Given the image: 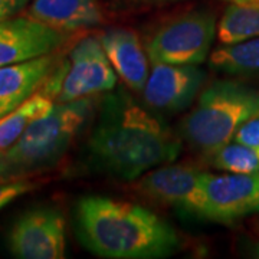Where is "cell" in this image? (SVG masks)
Listing matches in <instances>:
<instances>
[{
	"label": "cell",
	"mask_w": 259,
	"mask_h": 259,
	"mask_svg": "<svg viewBox=\"0 0 259 259\" xmlns=\"http://www.w3.org/2000/svg\"><path fill=\"white\" fill-rule=\"evenodd\" d=\"M216 35V16L210 10H194L158 29L148 40L151 64L197 65L207 58Z\"/></svg>",
	"instance_id": "5"
},
{
	"label": "cell",
	"mask_w": 259,
	"mask_h": 259,
	"mask_svg": "<svg viewBox=\"0 0 259 259\" xmlns=\"http://www.w3.org/2000/svg\"><path fill=\"white\" fill-rule=\"evenodd\" d=\"M59 64L56 52L0 66V118L30 98Z\"/></svg>",
	"instance_id": "12"
},
{
	"label": "cell",
	"mask_w": 259,
	"mask_h": 259,
	"mask_svg": "<svg viewBox=\"0 0 259 259\" xmlns=\"http://www.w3.org/2000/svg\"><path fill=\"white\" fill-rule=\"evenodd\" d=\"M19 2L22 3V6H23V8H25V6L29 3V0H19Z\"/></svg>",
	"instance_id": "22"
},
{
	"label": "cell",
	"mask_w": 259,
	"mask_h": 259,
	"mask_svg": "<svg viewBox=\"0 0 259 259\" xmlns=\"http://www.w3.org/2000/svg\"><path fill=\"white\" fill-rule=\"evenodd\" d=\"M101 45L114 71L134 93H141L147 82L148 56L137 35L128 29H110L101 36Z\"/></svg>",
	"instance_id": "14"
},
{
	"label": "cell",
	"mask_w": 259,
	"mask_h": 259,
	"mask_svg": "<svg viewBox=\"0 0 259 259\" xmlns=\"http://www.w3.org/2000/svg\"><path fill=\"white\" fill-rule=\"evenodd\" d=\"M256 151H258V156H259V148H256Z\"/></svg>",
	"instance_id": "25"
},
{
	"label": "cell",
	"mask_w": 259,
	"mask_h": 259,
	"mask_svg": "<svg viewBox=\"0 0 259 259\" xmlns=\"http://www.w3.org/2000/svg\"><path fill=\"white\" fill-rule=\"evenodd\" d=\"M259 36V0L231 2L218 25L221 44H235Z\"/></svg>",
	"instance_id": "16"
},
{
	"label": "cell",
	"mask_w": 259,
	"mask_h": 259,
	"mask_svg": "<svg viewBox=\"0 0 259 259\" xmlns=\"http://www.w3.org/2000/svg\"><path fill=\"white\" fill-rule=\"evenodd\" d=\"M204 175L190 166L161 164L140 176L136 189L153 202L202 218Z\"/></svg>",
	"instance_id": "9"
},
{
	"label": "cell",
	"mask_w": 259,
	"mask_h": 259,
	"mask_svg": "<svg viewBox=\"0 0 259 259\" xmlns=\"http://www.w3.org/2000/svg\"><path fill=\"white\" fill-rule=\"evenodd\" d=\"M209 65L231 75L259 74V36L222 44L209 56Z\"/></svg>",
	"instance_id": "17"
},
{
	"label": "cell",
	"mask_w": 259,
	"mask_h": 259,
	"mask_svg": "<svg viewBox=\"0 0 259 259\" xmlns=\"http://www.w3.org/2000/svg\"><path fill=\"white\" fill-rule=\"evenodd\" d=\"M202 218L232 223L259 213V173L210 175L203 179Z\"/></svg>",
	"instance_id": "8"
},
{
	"label": "cell",
	"mask_w": 259,
	"mask_h": 259,
	"mask_svg": "<svg viewBox=\"0 0 259 259\" xmlns=\"http://www.w3.org/2000/svg\"><path fill=\"white\" fill-rule=\"evenodd\" d=\"M36 183L30 179H18L10 182H0V210L35 189Z\"/></svg>",
	"instance_id": "19"
},
{
	"label": "cell",
	"mask_w": 259,
	"mask_h": 259,
	"mask_svg": "<svg viewBox=\"0 0 259 259\" xmlns=\"http://www.w3.org/2000/svg\"><path fill=\"white\" fill-rule=\"evenodd\" d=\"M87 150L97 170L136 180L148 170L176 160L182 141L125 90H111L100 104Z\"/></svg>",
	"instance_id": "1"
},
{
	"label": "cell",
	"mask_w": 259,
	"mask_h": 259,
	"mask_svg": "<svg viewBox=\"0 0 259 259\" xmlns=\"http://www.w3.org/2000/svg\"><path fill=\"white\" fill-rule=\"evenodd\" d=\"M210 163L216 168L229 173H259V156L256 148L238 141L228 143L210 154Z\"/></svg>",
	"instance_id": "18"
},
{
	"label": "cell",
	"mask_w": 259,
	"mask_h": 259,
	"mask_svg": "<svg viewBox=\"0 0 259 259\" xmlns=\"http://www.w3.org/2000/svg\"><path fill=\"white\" fill-rule=\"evenodd\" d=\"M259 112V91L235 81H214L180 124L182 137L210 156L231 143L245 121Z\"/></svg>",
	"instance_id": "4"
},
{
	"label": "cell",
	"mask_w": 259,
	"mask_h": 259,
	"mask_svg": "<svg viewBox=\"0 0 259 259\" xmlns=\"http://www.w3.org/2000/svg\"><path fill=\"white\" fill-rule=\"evenodd\" d=\"M76 231L83 246L102 258H166L180 245L176 229L158 214L105 196L78 202Z\"/></svg>",
	"instance_id": "2"
},
{
	"label": "cell",
	"mask_w": 259,
	"mask_h": 259,
	"mask_svg": "<svg viewBox=\"0 0 259 259\" xmlns=\"http://www.w3.org/2000/svg\"><path fill=\"white\" fill-rule=\"evenodd\" d=\"M117 72L100 37L87 36L71 51L56 104L71 102L115 88Z\"/></svg>",
	"instance_id": "7"
},
{
	"label": "cell",
	"mask_w": 259,
	"mask_h": 259,
	"mask_svg": "<svg viewBox=\"0 0 259 259\" xmlns=\"http://www.w3.org/2000/svg\"><path fill=\"white\" fill-rule=\"evenodd\" d=\"M94 111L91 97L55 104L52 111L36 120L3 153L0 182H10L48 170L64 157Z\"/></svg>",
	"instance_id": "3"
},
{
	"label": "cell",
	"mask_w": 259,
	"mask_h": 259,
	"mask_svg": "<svg viewBox=\"0 0 259 259\" xmlns=\"http://www.w3.org/2000/svg\"><path fill=\"white\" fill-rule=\"evenodd\" d=\"M22 9L23 6L19 0H0V20L12 18Z\"/></svg>",
	"instance_id": "21"
},
{
	"label": "cell",
	"mask_w": 259,
	"mask_h": 259,
	"mask_svg": "<svg viewBox=\"0 0 259 259\" xmlns=\"http://www.w3.org/2000/svg\"><path fill=\"white\" fill-rule=\"evenodd\" d=\"M68 61L59 62L48 81L18 108L0 118V151L9 150L22 134L55 107Z\"/></svg>",
	"instance_id": "13"
},
{
	"label": "cell",
	"mask_w": 259,
	"mask_h": 259,
	"mask_svg": "<svg viewBox=\"0 0 259 259\" xmlns=\"http://www.w3.org/2000/svg\"><path fill=\"white\" fill-rule=\"evenodd\" d=\"M9 252L19 259L65 258L66 222L55 207L25 212L8 233Z\"/></svg>",
	"instance_id": "6"
},
{
	"label": "cell",
	"mask_w": 259,
	"mask_h": 259,
	"mask_svg": "<svg viewBox=\"0 0 259 259\" xmlns=\"http://www.w3.org/2000/svg\"><path fill=\"white\" fill-rule=\"evenodd\" d=\"M25 15L64 33L102 22L100 0H32Z\"/></svg>",
	"instance_id": "15"
},
{
	"label": "cell",
	"mask_w": 259,
	"mask_h": 259,
	"mask_svg": "<svg viewBox=\"0 0 259 259\" xmlns=\"http://www.w3.org/2000/svg\"><path fill=\"white\" fill-rule=\"evenodd\" d=\"M228 2H241V0H228Z\"/></svg>",
	"instance_id": "24"
},
{
	"label": "cell",
	"mask_w": 259,
	"mask_h": 259,
	"mask_svg": "<svg viewBox=\"0 0 259 259\" xmlns=\"http://www.w3.org/2000/svg\"><path fill=\"white\" fill-rule=\"evenodd\" d=\"M66 40V33L26 15L3 19L0 20V66L58 52Z\"/></svg>",
	"instance_id": "11"
},
{
	"label": "cell",
	"mask_w": 259,
	"mask_h": 259,
	"mask_svg": "<svg viewBox=\"0 0 259 259\" xmlns=\"http://www.w3.org/2000/svg\"><path fill=\"white\" fill-rule=\"evenodd\" d=\"M233 141H238L252 148H259V112L242 124L236 131Z\"/></svg>",
	"instance_id": "20"
},
{
	"label": "cell",
	"mask_w": 259,
	"mask_h": 259,
	"mask_svg": "<svg viewBox=\"0 0 259 259\" xmlns=\"http://www.w3.org/2000/svg\"><path fill=\"white\" fill-rule=\"evenodd\" d=\"M204 79L206 74L196 65L154 62L141 91L143 100L157 111H183L194 101Z\"/></svg>",
	"instance_id": "10"
},
{
	"label": "cell",
	"mask_w": 259,
	"mask_h": 259,
	"mask_svg": "<svg viewBox=\"0 0 259 259\" xmlns=\"http://www.w3.org/2000/svg\"><path fill=\"white\" fill-rule=\"evenodd\" d=\"M3 153H5V151H0V160H2V157H3Z\"/></svg>",
	"instance_id": "23"
}]
</instances>
